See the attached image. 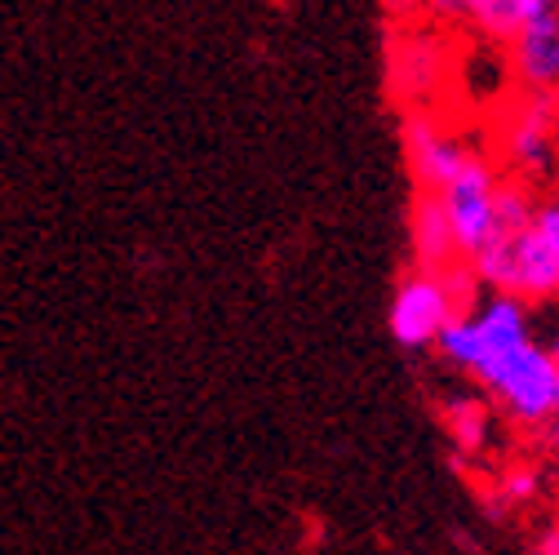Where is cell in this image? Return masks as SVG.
I'll return each mask as SVG.
<instances>
[{
    "instance_id": "6da1fadb",
    "label": "cell",
    "mask_w": 559,
    "mask_h": 555,
    "mask_svg": "<svg viewBox=\"0 0 559 555\" xmlns=\"http://www.w3.org/2000/svg\"><path fill=\"white\" fill-rule=\"evenodd\" d=\"M524 342H533V307L511 294H475V303L440 333L436 356L484 387Z\"/></svg>"
},
{
    "instance_id": "7a4b0ae2",
    "label": "cell",
    "mask_w": 559,
    "mask_h": 555,
    "mask_svg": "<svg viewBox=\"0 0 559 555\" xmlns=\"http://www.w3.org/2000/svg\"><path fill=\"white\" fill-rule=\"evenodd\" d=\"M488 161L507 182L546 187L559 174V103L533 94H507L488 133Z\"/></svg>"
},
{
    "instance_id": "3957f363",
    "label": "cell",
    "mask_w": 559,
    "mask_h": 555,
    "mask_svg": "<svg viewBox=\"0 0 559 555\" xmlns=\"http://www.w3.org/2000/svg\"><path fill=\"white\" fill-rule=\"evenodd\" d=\"M475 303V281L466 267H413L400 275V285L386 307L391 338L404 352H436L440 333Z\"/></svg>"
},
{
    "instance_id": "277c9868",
    "label": "cell",
    "mask_w": 559,
    "mask_h": 555,
    "mask_svg": "<svg viewBox=\"0 0 559 555\" xmlns=\"http://www.w3.org/2000/svg\"><path fill=\"white\" fill-rule=\"evenodd\" d=\"M457 54L449 49V32L427 23H400L386 45V90L400 111H440V90L449 85Z\"/></svg>"
},
{
    "instance_id": "5b68a950",
    "label": "cell",
    "mask_w": 559,
    "mask_h": 555,
    "mask_svg": "<svg viewBox=\"0 0 559 555\" xmlns=\"http://www.w3.org/2000/svg\"><path fill=\"white\" fill-rule=\"evenodd\" d=\"M479 395L493 404L498 418L520 432H546L559 418V374L546 352V342H524L520 352L479 387Z\"/></svg>"
},
{
    "instance_id": "8992f818",
    "label": "cell",
    "mask_w": 559,
    "mask_h": 555,
    "mask_svg": "<svg viewBox=\"0 0 559 555\" xmlns=\"http://www.w3.org/2000/svg\"><path fill=\"white\" fill-rule=\"evenodd\" d=\"M502 169L488 161V152H475L436 196L440 204V214L453 232V245H457V258L462 267L484 249V240L493 236V223H498V204H502Z\"/></svg>"
},
{
    "instance_id": "52a82bcc",
    "label": "cell",
    "mask_w": 559,
    "mask_h": 555,
    "mask_svg": "<svg viewBox=\"0 0 559 555\" xmlns=\"http://www.w3.org/2000/svg\"><path fill=\"white\" fill-rule=\"evenodd\" d=\"M511 94L559 103V0H524L502 45Z\"/></svg>"
},
{
    "instance_id": "ba28073f",
    "label": "cell",
    "mask_w": 559,
    "mask_h": 555,
    "mask_svg": "<svg viewBox=\"0 0 559 555\" xmlns=\"http://www.w3.org/2000/svg\"><path fill=\"white\" fill-rule=\"evenodd\" d=\"M400 143H404V165L413 174V187L431 196L440 191L479 147L462 129H453L440 111H408L404 129H400Z\"/></svg>"
},
{
    "instance_id": "9c48e42d",
    "label": "cell",
    "mask_w": 559,
    "mask_h": 555,
    "mask_svg": "<svg viewBox=\"0 0 559 555\" xmlns=\"http://www.w3.org/2000/svg\"><path fill=\"white\" fill-rule=\"evenodd\" d=\"M408 245H413V267H462L453 232L440 214L436 196H413V214H408Z\"/></svg>"
},
{
    "instance_id": "30bf717a",
    "label": "cell",
    "mask_w": 559,
    "mask_h": 555,
    "mask_svg": "<svg viewBox=\"0 0 559 555\" xmlns=\"http://www.w3.org/2000/svg\"><path fill=\"white\" fill-rule=\"evenodd\" d=\"M493 404H488L484 395H453L449 404H444V423H449V436H453V445L466 453V458H475L484 445H488V427H493Z\"/></svg>"
},
{
    "instance_id": "8fae6325",
    "label": "cell",
    "mask_w": 559,
    "mask_h": 555,
    "mask_svg": "<svg viewBox=\"0 0 559 555\" xmlns=\"http://www.w3.org/2000/svg\"><path fill=\"white\" fill-rule=\"evenodd\" d=\"M520 5L524 0H466V19L462 27L479 40V45H507L515 19H520Z\"/></svg>"
},
{
    "instance_id": "7c38bea8",
    "label": "cell",
    "mask_w": 559,
    "mask_h": 555,
    "mask_svg": "<svg viewBox=\"0 0 559 555\" xmlns=\"http://www.w3.org/2000/svg\"><path fill=\"white\" fill-rule=\"evenodd\" d=\"M391 5L400 23H427L440 32H453L466 19V0H391Z\"/></svg>"
},
{
    "instance_id": "4fadbf2b",
    "label": "cell",
    "mask_w": 559,
    "mask_h": 555,
    "mask_svg": "<svg viewBox=\"0 0 559 555\" xmlns=\"http://www.w3.org/2000/svg\"><path fill=\"white\" fill-rule=\"evenodd\" d=\"M537 498V471L533 467H507L498 471V484H493V503L515 511V507H528Z\"/></svg>"
},
{
    "instance_id": "5bb4252c",
    "label": "cell",
    "mask_w": 559,
    "mask_h": 555,
    "mask_svg": "<svg viewBox=\"0 0 559 555\" xmlns=\"http://www.w3.org/2000/svg\"><path fill=\"white\" fill-rule=\"evenodd\" d=\"M533 555H559V524L542 533V542H537V551H533Z\"/></svg>"
},
{
    "instance_id": "9a60e30c",
    "label": "cell",
    "mask_w": 559,
    "mask_h": 555,
    "mask_svg": "<svg viewBox=\"0 0 559 555\" xmlns=\"http://www.w3.org/2000/svg\"><path fill=\"white\" fill-rule=\"evenodd\" d=\"M546 352H550V361H555V374H559V329H555V338L546 342Z\"/></svg>"
}]
</instances>
